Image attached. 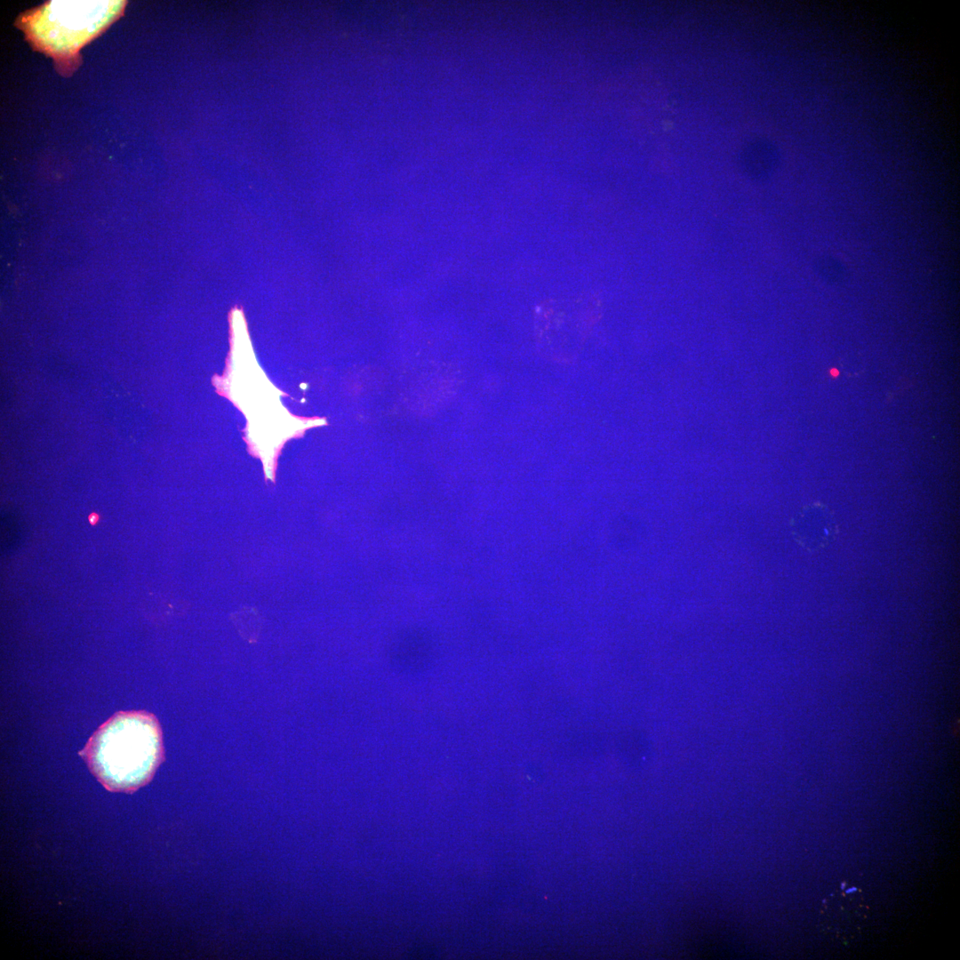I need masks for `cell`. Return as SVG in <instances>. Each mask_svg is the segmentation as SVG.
I'll return each mask as SVG.
<instances>
[{"label":"cell","mask_w":960,"mask_h":960,"mask_svg":"<svg viewBox=\"0 0 960 960\" xmlns=\"http://www.w3.org/2000/svg\"><path fill=\"white\" fill-rule=\"evenodd\" d=\"M101 784L131 792L153 776L163 755L159 724L146 712H121L103 724L82 752Z\"/></svg>","instance_id":"cell-1"},{"label":"cell","mask_w":960,"mask_h":960,"mask_svg":"<svg viewBox=\"0 0 960 960\" xmlns=\"http://www.w3.org/2000/svg\"><path fill=\"white\" fill-rule=\"evenodd\" d=\"M126 1H49L15 21L31 46L51 56L62 76L80 65L79 50L123 14Z\"/></svg>","instance_id":"cell-2"},{"label":"cell","mask_w":960,"mask_h":960,"mask_svg":"<svg viewBox=\"0 0 960 960\" xmlns=\"http://www.w3.org/2000/svg\"><path fill=\"white\" fill-rule=\"evenodd\" d=\"M867 912L857 889L835 892L823 901L820 918L822 931L838 940H850L860 933Z\"/></svg>","instance_id":"cell-3"},{"label":"cell","mask_w":960,"mask_h":960,"mask_svg":"<svg viewBox=\"0 0 960 960\" xmlns=\"http://www.w3.org/2000/svg\"><path fill=\"white\" fill-rule=\"evenodd\" d=\"M100 520V516L96 512H92L88 516V521L91 525H96Z\"/></svg>","instance_id":"cell-4"},{"label":"cell","mask_w":960,"mask_h":960,"mask_svg":"<svg viewBox=\"0 0 960 960\" xmlns=\"http://www.w3.org/2000/svg\"><path fill=\"white\" fill-rule=\"evenodd\" d=\"M830 373H831L832 376L836 377L838 375L839 372L837 371V369L833 368V369H831Z\"/></svg>","instance_id":"cell-5"}]
</instances>
